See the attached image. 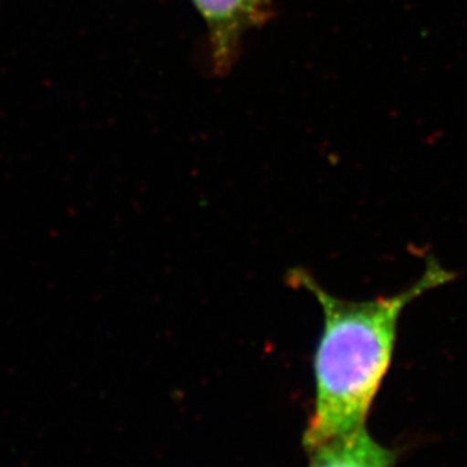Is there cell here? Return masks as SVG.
<instances>
[{"mask_svg": "<svg viewBox=\"0 0 467 467\" xmlns=\"http://www.w3.org/2000/svg\"><path fill=\"white\" fill-rule=\"evenodd\" d=\"M454 276L430 258L422 276L395 296L355 302L327 292L306 270L288 272L287 283L311 293L324 315L313 357L315 402L302 437L306 452L366 427L373 400L390 368L402 311Z\"/></svg>", "mask_w": 467, "mask_h": 467, "instance_id": "1", "label": "cell"}, {"mask_svg": "<svg viewBox=\"0 0 467 467\" xmlns=\"http://www.w3.org/2000/svg\"><path fill=\"white\" fill-rule=\"evenodd\" d=\"M207 22L214 73L230 72L238 54L243 32L265 18L269 0H193Z\"/></svg>", "mask_w": 467, "mask_h": 467, "instance_id": "2", "label": "cell"}, {"mask_svg": "<svg viewBox=\"0 0 467 467\" xmlns=\"http://www.w3.org/2000/svg\"><path fill=\"white\" fill-rule=\"evenodd\" d=\"M308 467H395L396 452L378 443L366 427L306 452Z\"/></svg>", "mask_w": 467, "mask_h": 467, "instance_id": "3", "label": "cell"}]
</instances>
